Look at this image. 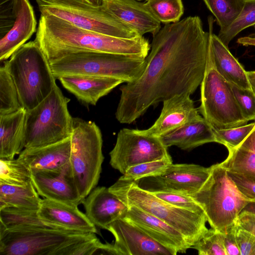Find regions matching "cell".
Listing matches in <instances>:
<instances>
[{"label": "cell", "instance_id": "obj_31", "mask_svg": "<svg viewBox=\"0 0 255 255\" xmlns=\"http://www.w3.org/2000/svg\"><path fill=\"white\" fill-rule=\"evenodd\" d=\"M223 30L229 26L241 11L245 0H203Z\"/></svg>", "mask_w": 255, "mask_h": 255}, {"label": "cell", "instance_id": "obj_34", "mask_svg": "<svg viewBox=\"0 0 255 255\" xmlns=\"http://www.w3.org/2000/svg\"><path fill=\"white\" fill-rule=\"evenodd\" d=\"M146 4L155 17L165 24L176 22L184 13L182 0H147Z\"/></svg>", "mask_w": 255, "mask_h": 255}, {"label": "cell", "instance_id": "obj_29", "mask_svg": "<svg viewBox=\"0 0 255 255\" xmlns=\"http://www.w3.org/2000/svg\"><path fill=\"white\" fill-rule=\"evenodd\" d=\"M32 182V171L22 161L0 159V183L24 187Z\"/></svg>", "mask_w": 255, "mask_h": 255}, {"label": "cell", "instance_id": "obj_23", "mask_svg": "<svg viewBox=\"0 0 255 255\" xmlns=\"http://www.w3.org/2000/svg\"><path fill=\"white\" fill-rule=\"evenodd\" d=\"M57 79L80 103L88 106L96 105L100 98L124 83L116 78L86 75H65Z\"/></svg>", "mask_w": 255, "mask_h": 255}, {"label": "cell", "instance_id": "obj_36", "mask_svg": "<svg viewBox=\"0 0 255 255\" xmlns=\"http://www.w3.org/2000/svg\"><path fill=\"white\" fill-rule=\"evenodd\" d=\"M255 122L248 125L226 129L213 128L216 142L230 149L240 144L253 129Z\"/></svg>", "mask_w": 255, "mask_h": 255}, {"label": "cell", "instance_id": "obj_42", "mask_svg": "<svg viewBox=\"0 0 255 255\" xmlns=\"http://www.w3.org/2000/svg\"><path fill=\"white\" fill-rule=\"evenodd\" d=\"M238 224L255 236V215L248 212H241Z\"/></svg>", "mask_w": 255, "mask_h": 255}, {"label": "cell", "instance_id": "obj_28", "mask_svg": "<svg viewBox=\"0 0 255 255\" xmlns=\"http://www.w3.org/2000/svg\"><path fill=\"white\" fill-rule=\"evenodd\" d=\"M39 196L32 181L24 187L0 183V209L38 210L42 200Z\"/></svg>", "mask_w": 255, "mask_h": 255}, {"label": "cell", "instance_id": "obj_24", "mask_svg": "<svg viewBox=\"0 0 255 255\" xmlns=\"http://www.w3.org/2000/svg\"><path fill=\"white\" fill-rule=\"evenodd\" d=\"M71 138L39 147L24 148L18 154L22 161L31 170H55L70 162Z\"/></svg>", "mask_w": 255, "mask_h": 255}, {"label": "cell", "instance_id": "obj_3", "mask_svg": "<svg viewBox=\"0 0 255 255\" xmlns=\"http://www.w3.org/2000/svg\"><path fill=\"white\" fill-rule=\"evenodd\" d=\"M102 244L92 233L46 228H0L1 255H92Z\"/></svg>", "mask_w": 255, "mask_h": 255}, {"label": "cell", "instance_id": "obj_25", "mask_svg": "<svg viewBox=\"0 0 255 255\" xmlns=\"http://www.w3.org/2000/svg\"><path fill=\"white\" fill-rule=\"evenodd\" d=\"M158 137L166 147L176 146L183 150L216 142L213 127L201 116Z\"/></svg>", "mask_w": 255, "mask_h": 255}, {"label": "cell", "instance_id": "obj_27", "mask_svg": "<svg viewBox=\"0 0 255 255\" xmlns=\"http://www.w3.org/2000/svg\"><path fill=\"white\" fill-rule=\"evenodd\" d=\"M228 150V157L220 164L227 171L255 179V125L240 144Z\"/></svg>", "mask_w": 255, "mask_h": 255}, {"label": "cell", "instance_id": "obj_16", "mask_svg": "<svg viewBox=\"0 0 255 255\" xmlns=\"http://www.w3.org/2000/svg\"><path fill=\"white\" fill-rule=\"evenodd\" d=\"M137 0H102V6L119 21L134 30L139 36L150 33L154 36L161 28L145 2Z\"/></svg>", "mask_w": 255, "mask_h": 255}, {"label": "cell", "instance_id": "obj_17", "mask_svg": "<svg viewBox=\"0 0 255 255\" xmlns=\"http://www.w3.org/2000/svg\"><path fill=\"white\" fill-rule=\"evenodd\" d=\"M125 218L162 246L177 254L191 248L178 231L155 216L133 206H128Z\"/></svg>", "mask_w": 255, "mask_h": 255}, {"label": "cell", "instance_id": "obj_20", "mask_svg": "<svg viewBox=\"0 0 255 255\" xmlns=\"http://www.w3.org/2000/svg\"><path fill=\"white\" fill-rule=\"evenodd\" d=\"M163 103L158 118L142 132L159 137L200 116L189 94L176 95Z\"/></svg>", "mask_w": 255, "mask_h": 255}, {"label": "cell", "instance_id": "obj_26", "mask_svg": "<svg viewBox=\"0 0 255 255\" xmlns=\"http://www.w3.org/2000/svg\"><path fill=\"white\" fill-rule=\"evenodd\" d=\"M26 110L0 115V159H12L24 147Z\"/></svg>", "mask_w": 255, "mask_h": 255}, {"label": "cell", "instance_id": "obj_18", "mask_svg": "<svg viewBox=\"0 0 255 255\" xmlns=\"http://www.w3.org/2000/svg\"><path fill=\"white\" fill-rule=\"evenodd\" d=\"M14 20L0 40V61L7 60L24 44L36 30L37 22L29 0H14Z\"/></svg>", "mask_w": 255, "mask_h": 255}, {"label": "cell", "instance_id": "obj_37", "mask_svg": "<svg viewBox=\"0 0 255 255\" xmlns=\"http://www.w3.org/2000/svg\"><path fill=\"white\" fill-rule=\"evenodd\" d=\"M149 191L157 197L172 205L200 215H206L202 207L191 196L160 190Z\"/></svg>", "mask_w": 255, "mask_h": 255}, {"label": "cell", "instance_id": "obj_8", "mask_svg": "<svg viewBox=\"0 0 255 255\" xmlns=\"http://www.w3.org/2000/svg\"><path fill=\"white\" fill-rule=\"evenodd\" d=\"M70 101L56 84L44 100L26 111L24 148L44 146L71 137L73 118L68 108Z\"/></svg>", "mask_w": 255, "mask_h": 255}, {"label": "cell", "instance_id": "obj_12", "mask_svg": "<svg viewBox=\"0 0 255 255\" xmlns=\"http://www.w3.org/2000/svg\"><path fill=\"white\" fill-rule=\"evenodd\" d=\"M110 156L111 166L122 174L132 166L171 157L158 137L127 128L118 132Z\"/></svg>", "mask_w": 255, "mask_h": 255}, {"label": "cell", "instance_id": "obj_21", "mask_svg": "<svg viewBox=\"0 0 255 255\" xmlns=\"http://www.w3.org/2000/svg\"><path fill=\"white\" fill-rule=\"evenodd\" d=\"M214 19L209 16L210 34L208 58L218 73L228 82L241 88L251 89L247 71L232 55L228 47L213 33Z\"/></svg>", "mask_w": 255, "mask_h": 255}, {"label": "cell", "instance_id": "obj_39", "mask_svg": "<svg viewBox=\"0 0 255 255\" xmlns=\"http://www.w3.org/2000/svg\"><path fill=\"white\" fill-rule=\"evenodd\" d=\"M236 236L241 255H255V236L237 223Z\"/></svg>", "mask_w": 255, "mask_h": 255}, {"label": "cell", "instance_id": "obj_47", "mask_svg": "<svg viewBox=\"0 0 255 255\" xmlns=\"http://www.w3.org/2000/svg\"><path fill=\"white\" fill-rule=\"evenodd\" d=\"M254 28H255V25H254Z\"/></svg>", "mask_w": 255, "mask_h": 255}, {"label": "cell", "instance_id": "obj_14", "mask_svg": "<svg viewBox=\"0 0 255 255\" xmlns=\"http://www.w3.org/2000/svg\"><path fill=\"white\" fill-rule=\"evenodd\" d=\"M32 181L44 198L78 206L84 200L74 182L70 162L58 170L32 172Z\"/></svg>", "mask_w": 255, "mask_h": 255}, {"label": "cell", "instance_id": "obj_33", "mask_svg": "<svg viewBox=\"0 0 255 255\" xmlns=\"http://www.w3.org/2000/svg\"><path fill=\"white\" fill-rule=\"evenodd\" d=\"M172 163L171 157L146 162L128 168L119 179L127 182H137L146 177H154L160 175Z\"/></svg>", "mask_w": 255, "mask_h": 255}, {"label": "cell", "instance_id": "obj_4", "mask_svg": "<svg viewBox=\"0 0 255 255\" xmlns=\"http://www.w3.org/2000/svg\"><path fill=\"white\" fill-rule=\"evenodd\" d=\"M6 63L20 104L26 111L44 100L56 85L50 63L35 40L21 46Z\"/></svg>", "mask_w": 255, "mask_h": 255}, {"label": "cell", "instance_id": "obj_5", "mask_svg": "<svg viewBox=\"0 0 255 255\" xmlns=\"http://www.w3.org/2000/svg\"><path fill=\"white\" fill-rule=\"evenodd\" d=\"M128 206H133L158 218L178 231L191 247L207 232L206 215L178 208L139 187L137 182L118 179L109 187Z\"/></svg>", "mask_w": 255, "mask_h": 255}, {"label": "cell", "instance_id": "obj_13", "mask_svg": "<svg viewBox=\"0 0 255 255\" xmlns=\"http://www.w3.org/2000/svg\"><path fill=\"white\" fill-rule=\"evenodd\" d=\"M114 236L116 255H176L173 250L160 244L128 219L112 223L108 230Z\"/></svg>", "mask_w": 255, "mask_h": 255}, {"label": "cell", "instance_id": "obj_38", "mask_svg": "<svg viewBox=\"0 0 255 255\" xmlns=\"http://www.w3.org/2000/svg\"><path fill=\"white\" fill-rule=\"evenodd\" d=\"M230 85L244 117L248 121H255V93L252 89H243L233 84Z\"/></svg>", "mask_w": 255, "mask_h": 255}, {"label": "cell", "instance_id": "obj_40", "mask_svg": "<svg viewBox=\"0 0 255 255\" xmlns=\"http://www.w3.org/2000/svg\"><path fill=\"white\" fill-rule=\"evenodd\" d=\"M227 173L241 193L249 200L255 201V179L231 171Z\"/></svg>", "mask_w": 255, "mask_h": 255}, {"label": "cell", "instance_id": "obj_48", "mask_svg": "<svg viewBox=\"0 0 255 255\" xmlns=\"http://www.w3.org/2000/svg\"></svg>", "mask_w": 255, "mask_h": 255}, {"label": "cell", "instance_id": "obj_1", "mask_svg": "<svg viewBox=\"0 0 255 255\" xmlns=\"http://www.w3.org/2000/svg\"><path fill=\"white\" fill-rule=\"evenodd\" d=\"M209 39L198 16L161 27L153 36L141 76L120 88L118 122L130 124L152 105L176 95L192 94L204 77Z\"/></svg>", "mask_w": 255, "mask_h": 255}, {"label": "cell", "instance_id": "obj_10", "mask_svg": "<svg viewBox=\"0 0 255 255\" xmlns=\"http://www.w3.org/2000/svg\"><path fill=\"white\" fill-rule=\"evenodd\" d=\"M36 1L41 14L57 17L87 30L124 38L141 36L119 21L102 5L94 6L82 0Z\"/></svg>", "mask_w": 255, "mask_h": 255}, {"label": "cell", "instance_id": "obj_9", "mask_svg": "<svg viewBox=\"0 0 255 255\" xmlns=\"http://www.w3.org/2000/svg\"><path fill=\"white\" fill-rule=\"evenodd\" d=\"M70 164L72 177L84 199L97 186L104 161L101 131L96 123L73 118Z\"/></svg>", "mask_w": 255, "mask_h": 255}, {"label": "cell", "instance_id": "obj_32", "mask_svg": "<svg viewBox=\"0 0 255 255\" xmlns=\"http://www.w3.org/2000/svg\"><path fill=\"white\" fill-rule=\"evenodd\" d=\"M255 25V0H245L244 6L234 21L226 29L220 30L218 36L227 46L244 29Z\"/></svg>", "mask_w": 255, "mask_h": 255}, {"label": "cell", "instance_id": "obj_41", "mask_svg": "<svg viewBox=\"0 0 255 255\" xmlns=\"http://www.w3.org/2000/svg\"><path fill=\"white\" fill-rule=\"evenodd\" d=\"M237 225V223L223 233L224 247L227 255H241L236 236Z\"/></svg>", "mask_w": 255, "mask_h": 255}, {"label": "cell", "instance_id": "obj_15", "mask_svg": "<svg viewBox=\"0 0 255 255\" xmlns=\"http://www.w3.org/2000/svg\"><path fill=\"white\" fill-rule=\"evenodd\" d=\"M210 171L211 166L172 163L160 175L152 178L159 186L157 190L191 196L201 189Z\"/></svg>", "mask_w": 255, "mask_h": 255}, {"label": "cell", "instance_id": "obj_22", "mask_svg": "<svg viewBox=\"0 0 255 255\" xmlns=\"http://www.w3.org/2000/svg\"><path fill=\"white\" fill-rule=\"evenodd\" d=\"M37 213L43 221L60 229L97 233L96 227L78 206L44 198Z\"/></svg>", "mask_w": 255, "mask_h": 255}, {"label": "cell", "instance_id": "obj_6", "mask_svg": "<svg viewBox=\"0 0 255 255\" xmlns=\"http://www.w3.org/2000/svg\"><path fill=\"white\" fill-rule=\"evenodd\" d=\"M56 79L65 75L105 77L130 83L138 79L145 67V58L95 51L70 53L49 62Z\"/></svg>", "mask_w": 255, "mask_h": 255}, {"label": "cell", "instance_id": "obj_43", "mask_svg": "<svg viewBox=\"0 0 255 255\" xmlns=\"http://www.w3.org/2000/svg\"><path fill=\"white\" fill-rule=\"evenodd\" d=\"M237 43L244 46H255V33L238 38Z\"/></svg>", "mask_w": 255, "mask_h": 255}, {"label": "cell", "instance_id": "obj_46", "mask_svg": "<svg viewBox=\"0 0 255 255\" xmlns=\"http://www.w3.org/2000/svg\"><path fill=\"white\" fill-rule=\"evenodd\" d=\"M94 6H99L102 4V0H82Z\"/></svg>", "mask_w": 255, "mask_h": 255}, {"label": "cell", "instance_id": "obj_30", "mask_svg": "<svg viewBox=\"0 0 255 255\" xmlns=\"http://www.w3.org/2000/svg\"><path fill=\"white\" fill-rule=\"evenodd\" d=\"M2 62L0 68V115L14 112L22 108L6 61Z\"/></svg>", "mask_w": 255, "mask_h": 255}, {"label": "cell", "instance_id": "obj_2", "mask_svg": "<svg viewBox=\"0 0 255 255\" xmlns=\"http://www.w3.org/2000/svg\"><path fill=\"white\" fill-rule=\"evenodd\" d=\"M34 40L49 62L81 51L101 52L145 58L151 47L143 36L124 38L102 34L43 14H41Z\"/></svg>", "mask_w": 255, "mask_h": 255}, {"label": "cell", "instance_id": "obj_35", "mask_svg": "<svg viewBox=\"0 0 255 255\" xmlns=\"http://www.w3.org/2000/svg\"><path fill=\"white\" fill-rule=\"evenodd\" d=\"M191 248L196 250L199 255H227L223 233L212 228L208 229Z\"/></svg>", "mask_w": 255, "mask_h": 255}, {"label": "cell", "instance_id": "obj_7", "mask_svg": "<svg viewBox=\"0 0 255 255\" xmlns=\"http://www.w3.org/2000/svg\"><path fill=\"white\" fill-rule=\"evenodd\" d=\"M191 196L203 209L211 227L222 233L237 223L240 213L250 201L220 163L211 166L208 179Z\"/></svg>", "mask_w": 255, "mask_h": 255}, {"label": "cell", "instance_id": "obj_45", "mask_svg": "<svg viewBox=\"0 0 255 255\" xmlns=\"http://www.w3.org/2000/svg\"><path fill=\"white\" fill-rule=\"evenodd\" d=\"M241 212H248L255 215V201H250Z\"/></svg>", "mask_w": 255, "mask_h": 255}, {"label": "cell", "instance_id": "obj_19", "mask_svg": "<svg viewBox=\"0 0 255 255\" xmlns=\"http://www.w3.org/2000/svg\"><path fill=\"white\" fill-rule=\"evenodd\" d=\"M85 214L101 229L108 230L114 221L125 217L128 207L106 187L94 188L83 201Z\"/></svg>", "mask_w": 255, "mask_h": 255}, {"label": "cell", "instance_id": "obj_44", "mask_svg": "<svg viewBox=\"0 0 255 255\" xmlns=\"http://www.w3.org/2000/svg\"><path fill=\"white\" fill-rule=\"evenodd\" d=\"M247 74L251 89L255 93V71H247Z\"/></svg>", "mask_w": 255, "mask_h": 255}, {"label": "cell", "instance_id": "obj_11", "mask_svg": "<svg viewBox=\"0 0 255 255\" xmlns=\"http://www.w3.org/2000/svg\"><path fill=\"white\" fill-rule=\"evenodd\" d=\"M200 86L199 112L214 128L226 129L247 124L230 84L215 70L208 55Z\"/></svg>", "mask_w": 255, "mask_h": 255}]
</instances>
